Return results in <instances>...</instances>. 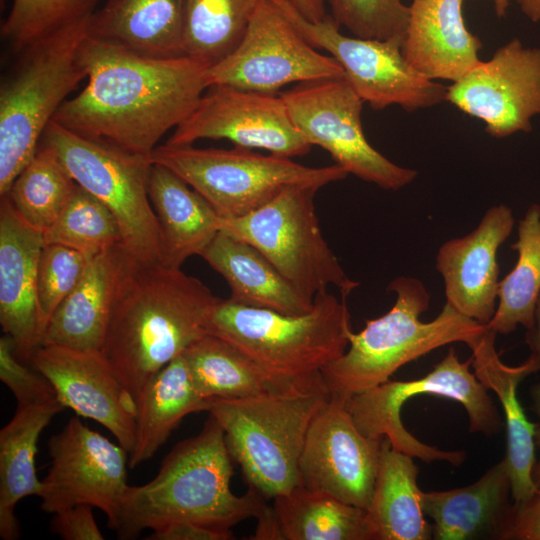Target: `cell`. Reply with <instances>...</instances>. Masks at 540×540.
Wrapping results in <instances>:
<instances>
[{
	"label": "cell",
	"mask_w": 540,
	"mask_h": 540,
	"mask_svg": "<svg viewBox=\"0 0 540 540\" xmlns=\"http://www.w3.org/2000/svg\"><path fill=\"white\" fill-rule=\"evenodd\" d=\"M75 185L56 153L40 142L4 196L26 223L44 232L57 219Z\"/></svg>",
	"instance_id": "36"
},
{
	"label": "cell",
	"mask_w": 540,
	"mask_h": 540,
	"mask_svg": "<svg viewBox=\"0 0 540 540\" xmlns=\"http://www.w3.org/2000/svg\"><path fill=\"white\" fill-rule=\"evenodd\" d=\"M329 399L318 373L258 395L212 399L207 412L223 428L248 488L273 500L300 485L298 464L307 432Z\"/></svg>",
	"instance_id": "4"
},
{
	"label": "cell",
	"mask_w": 540,
	"mask_h": 540,
	"mask_svg": "<svg viewBox=\"0 0 540 540\" xmlns=\"http://www.w3.org/2000/svg\"><path fill=\"white\" fill-rule=\"evenodd\" d=\"M331 17L353 36L389 40L403 39L409 6L403 0H327Z\"/></svg>",
	"instance_id": "39"
},
{
	"label": "cell",
	"mask_w": 540,
	"mask_h": 540,
	"mask_svg": "<svg viewBox=\"0 0 540 540\" xmlns=\"http://www.w3.org/2000/svg\"><path fill=\"white\" fill-rule=\"evenodd\" d=\"M464 0H412L402 54L427 79L456 82L479 62L482 43L465 24Z\"/></svg>",
	"instance_id": "22"
},
{
	"label": "cell",
	"mask_w": 540,
	"mask_h": 540,
	"mask_svg": "<svg viewBox=\"0 0 540 540\" xmlns=\"http://www.w3.org/2000/svg\"><path fill=\"white\" fill-rule=\"evenodd\" d=\"M318 190L286 188L244 216L223 218L221 231L258 249L307 298L334 286L346 299L359 283L346 275L322 235L314 205Z\"/></svg>",
	"instance_id": "10"
},
{
	"label": "cell",
	"mask_w": 540,
	"mask_h": 540,
	"mask_svg": "<svg viewBox=\"0 0 540 540\" xmlns=\"http://www.w3.org/2000/svg\"><path fill=\"white\" fill-rule=\"evenodd\" d=\"M201 139H225L238 147L262 149L287 158L305 155L312 148L280 93L229 85L209 86L166 143L187 146Z\"/></svg>",
	"instance_id": "16"
},
{
	"label": "cell",
	"mask_w": 540,
	"mask_h": 540,
	"mask_svg": "<svg viewBox=\"0 0 540 540\" xmlns=\"http://www.w3.org/2000/svg\"><path fill=\"white\" fill-rule=\"evenodd\" d=\"M79 59L86 86L63 103L53 120L133 154L150 156L209 87L208 67L189 57H148L88 34Z\"/></svg>",
	"instance_id": "1"
},
{
	"label": "cell",
	"mask_w": 540,
	"mask_h": 540,
	"mask_svg": "<svg viewBox=\"0 0 540 540\" xmlns=\"http://www.w3.org/2000/svg\"><path fill=\"white\" fill-rule=\"evenodd\" d=\"M193 384L206 400L243 398L280 385L230 342L204 334L183 353Z\"/></svg>",
	"instance_id": "33"
},
{
	"label": "cell",
	"mask_w": 540,
	"mask_h": 540,
	"mask_svg": "<svg viewBox=\"0 0 540 540\" xmlns=\"http://www.w3.org/2000/svg\"><path fill=\"white\" fill-rule=\"evenodd\" d=\"M89 18L63 27L20 52L21 61L1 84V197L35 154L67 96L86 78L79 51L88 34Z\"/></svg>",
	"instance_id": "7"
},
{
	"label": "cell",
	"mask_w": 540,
	"mask_h": 540,
	"mask_svg": "<svg viewBox=\"0 0 540 540\" xmlns=\"http://www.w3.org/2000/svg\"><path fill=\"white\" fill-rule=\"evenodd\" d=\"M530 397L532 400L531 410L539 419L537 423L534 441L536 446L540 448V382L533 384L530 388ZM532 480L537 489H540V458L537 460L532 469Z\"/></svg>",
	"instance_id": "46"
},
{
	"label": "cell",
	"mask_w": 540,
	"mask_h": 540,
	"mask_svg": "<svg viewBox=\"0 0 540 540\" xmlns=\"http://www.w3.org/2000/svg\"><path fill=\"white\" fill-rule=\"evenodd\" d=\"M471 357L461 362L454 348L422 378L410 381L388 380L352 396L347 408L361 433L371 438L387 437L391 445L426 463L447 461L460 466L464 451H445L414 437L401 421L403 404L411 397L430 394L459 402L469 418V431L486 436L502 431L504 421L489 390L470 372Z\"/></svg>",
	"instance_id": "9"
},
{
	"label": "cell",
	"mask_w": 540,
	"mask_h": 540,
	"mask_svg": "<svg viewBox=\"0 0 540 540\" xmlns=\"http://www.w3.org/2000/svg\"><path fill=\"white\" fill-rule=\"evenodd\" d=\"M522 13L532 22H540V0H516Z\"/></svg>",
	"instance_id": "48"
},
{
	"label": "cell",
	"mask_w": 540,
	"mask_h": 540,
	"mask_svg": "<svg viewBox=\"0 0 540 540\" xmlns=\"http://www.w3.org/2000/svg\"><path fill=\"white\" fill-rule=\"evenodd\" d=\"M534 319V327L526 331L525 341L531 352H540V294L536 301Z\"/></svg>",
	"instance_id": "47"
},
{
	"label": "cell",
	"mask_w": 540,
	"mask_h": 540,
	"mask_svg": "<svg viewBox=\"0 0 540 540\" xmlns=\"http://www.w3.org/2000/svg\"><path fill=\"white\" fill-rule=\"evenodd\" d=\"M227 282L229 300L286 315L309 312L314 304L254 246L220 231L200 255Z\"/></svg>",
	"instance_id": "28"
},
{
	"label": "cell",
	"mask_w": 540,
	"mask_h": 540,
	"mask_svg": "<svg viewBox=\"0 0 540 540\" xmlns=\"http://www.w3.org/2000/svg\"><path fill=\"white\" fill-rule=\"evenodd\" d=\"M254 540H376L367 510L299 485L257 520Z\"/></svg>",
	"instance_id": "27"
},
{
	"label": "cell",
	"mask_w": 540,
	"mask_h": 540,
	"mask_svg": "<svg viewBox=\"0 0 540 540\" xmlns=\"http://www.w3.org/2000/svg\"><path fill=\"white\" fill-rule=\"evenodd\" d=\"M42 233L44 244H60L88 257L122 243L112 212L77 183L57 219Z\"/></svg>",
	"instance_id": "37"
},
{
	"label": "cell",
	"mask_w": 540,
	"mask_h": 540,
	"mask_svg": "<svg viewBox=\"0 0 540 540\" xmlns=\"http://www.w3.org/2000/svg\"><path fill=\"white\" fill-rule=\"evenodd\" d=\"M90 258L60 244L43 245L37 272V300L43 333L55 310L81 280Z\"/></svg>",
	"instance_id": "40"
},
{
	"label": "cell",
	"mask_w": 540,
	"mask_h": 540,
	"mask_svg": "<svg viewBox=\"0 0 540 540\" xmlns=\"http://www.w3.org/2000/svg\"><path fill=\"white\" fill-rule=\"evenodd\" d=\"M203 196L222 218L244 216L292 186L318 189L347 177L337 164L309 167L253 149L158 145L150 155Z\"/></svg>",
	"instance_id": "8"
},
{
	"label": "cell",
	"mask_w": 540,
	"mask_h": 540,
	"mask_svg": "<svg viewBox=\"0 0 540 540\" xmlns=\"http://www.w3.org/2000/svg\"><path fill=\"white\" fill-rule=\"evenodd\" d=\"M148 195L159 226L160 262L181 268L201 255L221 231L222 217L196 190L168 168L152 163Z\"/></svg>",
	"instance_id": "26"
},
{
	"label": "cell",
	"mask_w": 540,
	"mask_h": 540,
	"mask_svg": "<svg viewBox=\"0 0 540 540\" xmlns=\"http://www.w3.org/2000/svg\"><path fill=\"white\" fill-rule=\"evenodd\" d=\"M40 142L56 153L79 186L112 212L126 252L138 261L160 262L158 220L148 195L150 156L83 137L54 120Z\"/></svg>",
	"instance_id": "11"
},
{
	"label": "cell",
	"mask_w": 540,
	"mask_h": 540,
	"mask_svg": "<svg viewBox=\"0 0 540 540\" xmlns=\"http://www.w3.org/2000/svg\"><path fill=\"white\" fill-rule=\"evenodd\" d=\"M261 0H185L182 56L208 68L227 57L244 37Z\"/></svg>",
	"instance_id": "35"
},
{
	"label": "cell",
	"mask_w": 540,
	"mask_h": 540,
	"mask_svg": "<svg viewBox=\"0 0 540 540\" xmlns=\"http://www.w3.org/2000/svg\"><path fill=\"white\" fill-rule=\"evenodd\" d=\"M43 233L26 223L6 196L0 203V324L15 343L16 356L31 362L43 326L37 272Z\"/></svg>",
	"instance_id": "21"
},
{
	"label": "cell",
	"mask_w": 540,
	"mask_h": 540,
	"mask_svg": "<svg viewBox=\"0 0 540 540\" xmlns=\"http://www.w3.org/2000/svg\"><path fill=\"white\" fill-rule=\"evenodd\" d=\"M446 101L482 120L493 137L530 132L540 115V49L510 40L448 86Z\"/></svg>",
	"instance_id": "17"
},
{
	"label": "cell",
	"mask_w": 540,
	"mask_h": 540,
	"mask_svg": "<svg viewBox=\"0 0 540 540\" xmlns=\"http://www.w3.org/2000/svg\"><path fill=\"white\" fill-rule=\"evenodd\" d=\"M48 450L51 463L41 480V509L54 514L88 504L106 515L110 527L129 486V452L90 429L78 416L49 439Z\"/></svg>",
	"instance_id": "15"
},
{
	"label": "cell",
	"mask_w": 540,
	"mask_h": 540,
	"mask_svg": "<svg viewBox=\"0 0 540 540\" xmlns=\"http://www.w3.org/2000/svg\"><path fill=\"white\" fill-rule=\"evenodd\" d=\"M504 540H540V489L514 505Z\"/></svg>",
	"instance_id": "43"
},
{
	"label": "cell",
	"mask_w": 540,
	"mask_h": 540,
	"mask_svg": "<svg viewBox=\"0 0 540 540\" xmlns=\"http://www.w3.org/2000/svg\"><path fill=\"white\" fill-rule=\"evenodd\" d=\"M31 364L52 384L65 408L98 422L124 449L131 451L136 432V400L102 352L41 345Z\"/></svg>",
	"instance_id": "19"
},
{
	"label": "cell",
	"mask_w": 540,
	"mask_h": 540,
	"mask_svg": "<svg viewBox=\"0 0 540 540\" xmlns=\"http://www.w3.org/2000/svg\"><path fill=\"white\" fill-rule=\"evenodd\" d=\"M149 540H231L230 530L217 529L195 522H174L152 530Z\"/></svg>",
	"instance_id": "44"
},
{
	"label": "cell",
	"mask_w": 540,
	"mask_h": 540,
	"mask_svg": "<svg viewBox=\"0 0 540 540\" xmlns=\"http://www.w3.org/2000/svg\"><path fill=\"white\" fill-rule=\"evenodd\" d=\"M135 400L136 432L129 452L130 468L152 458L185 416L207 411L211 401L197 392L183 354L157 372Z\"/></svg>",
	"instance_id": "31"
},
{
	"label": "cell",
	"mask_w": 540,
	"mask_h": 540,
	"mask_svg": "<svg viewBox=\"0 0 540 540\" xmlns=\"http://www.w3.org/2000/svg\"><path fill=\"white\" fill-rule=\"evenodd\" d=\"M435 540H504L513 510L506 457L465 487L422 493Z\"/></svg>",
	"instance_id": "24"
},
{
	"label": "cell",
	"mask_w": 540,
	"mask_h": 540,
	"mask_svg": "<svg viewBox=\"0 0 540 540\" xmlns=\"http://www.w3.org/2000/svg\"><path fill=\"white\" fill-rule=\"evenodd\" d=\"M496 335L487 327L469 347L472 351L471 366L477 379L495 393L503 408L507 432L505 457L509 467L512 501L517 505L537 490L532 480V469L536 462L534 436L537 423L528 419L517 397V389L525 378L540 371V352H531L518 366H508L500 360L496 351Z\"/></svg>",
	"instance_id": "23"
},
{
	"label": "cell",
	"mask_w": 540,
	"mask_h": 540,
	"mask_svg": "<svg viewBox=\"0 0 540 540\" xmlns=\"http://www.w3.org/2000/svg\"><path fill=\"white\" fill-rule=\"evenodd\" d=\"M514 222L507 205L492 206L473 231L443 243L436 256L446 303L483 325L496 311L500 282L497 252L511 234Z\"/></svg>",
	"instance_id": "20"
},
{
	"label": "cell",
	"mask_w": 540,
	"mask_h": 540,
	"mask_svg": "<svg viewBox=\"0 0 540 540\" xmlns=\"http://www.w3.org/2000/svg\"><path fill=\"white\" fill-rule=\"evenodd\" d=\"M388 290L396 295L392 308L366 321L360 332H350L346 351L322 370L330 397L347 402L439 347L456 342L470 347L487 329L448 303L432 321H421L420 315L429 308L430 294L417 278L396 277Z\"/></svg>",
	"instance_id": "5"
},
{
	"label": "cell",
	"mask_w": 540,
	"mask_h": 540,
	"mask_svg": "<svg viewBox=\"0 0 540 540\" xmlns=\"http://www.w3.org/2000/svg\"><path fill=\"white\" fill-rule=\"evenodd\" d=\"M98 0H12L1 27L4 40L22 52L38 40L73 23L88 19Z\"/></svg>",
	"instance_id": "38"
},
{
	"label": "cell",
	"mask_w": 540,
	"mask_h": 540,
	"mask_svg": "<svg viewBox=\"0 0 540 540\" xmlns=\"http://www.w3.org/2000/svg\"><path fill=\"white\" fill-rule=\"evenodd\" d=\"M185 0H107L88 35L153 58L182 56Z\"/></svg>",
	"instance_id": "29"
},
{
	"label": "cell",
	"mask_w": 540,
	"mask_h": 540,
	"mask_svg": "<svg viewBox=\"0 0 540 540\" xmlns=\"http://www.w3.org/2000/svg\"><path fill=\"white\" fill-rule=\"evenodd\" d=\"M92 506L78 504L54 513L50 530L64 540H103Z\"/></svg>",
	"instance_id": "42"
},
{
	"label": "cell",
	"mask_w": 540,
	"mask_h": 540,
	"mask_svg": "<svg viewBox=\"0 0 540 540\" xmlns=\"http://www.w3.org/2000/svg\"><path fill=\"white\" fill-rule=\"evenodd\" d=\"M280 95L305 139L326 150L348 174L392 191L417 177V171L393 163L370 145L361 121L364 101L345 77L296 84Z\"/></svg>",
	"instance_id": "13"
},
{
	"label": "cell",
	"mask_w": 540,
	"mask_h": 540,
	"mask_svg": "<svg viewBox=\"0 0 540 540\" xmlns=\"http://www.w3.org/2000/svg\"><path fill=\"white\" fill-rule=\"evenodd\" d=\"M382 440L361 433L346 402L330 397L307 432L298 464L300 485L367 509Z\"/></svg>",
	"instance_id": "18"
},
{
	"label": "cell",
	"mask_w": 540,
	"mask_h": 540,
	"mask_svg": "<svg viewBox=\"0 0 540 540\" xmlns=\"http://www.w3.org/2000/svg\"><path fill=\"white\" fill-rule=\"evenodd\" d=\"M130 257L122 243L91 257L77 286L48 321L41 345L102 352L118 284Z\"/></svg>",
	"instance_id": "25"
},
{
	"label": "cell",
	"mask_w": 540,
	"mask_h": 540,
	"mask_svg": "<svg viewBox=\"0 0 540 540\" xmlns=\"http://www.w3.org/2000/svg\"><path fill=\"white\" fill-rule=\"evenodd\" d=\"M509 2L510 0H493L495 12L499 17L505 16Z\"/></svg>",
	"instance_id": "49"
},
{
	"label": "cell",
	"mask_w": 540,
	"mask_h": 540,
	"mask_svg": "<svg viewBox=\"0 0 540 540\" xmlns=\"http://www.w3.org/2000/svg\"><path fill=\"white\" fill-rule=\"evenodd\" d=\"M232 460L224 430L209 414L197 435L178 442L166 455L151 481L127 487L109 528L121 539H135L144 529L174 522L230 530L258 519L267 500L251 488L243 496L231 491Z\"/></svg>",
	"instance_id": "3"
},
{
	"label": "cell",
	"mask_w": 540,
	"mask_h": 540,
	"mask_svg": "<svg viewBox=\"0 0 540 540\" xmlns=\"http://www.w3.org/2000/svg\"><path fill=\"white\" fill-rule=\"evenodd\" d=\"M219 300L181 268L130 257L118 284L102 353L135 399L157 372L207 334Z\"/></svg>",
	"instance_id": "2"
},
{
	"label": "cell",
	"mask_w": 540,
	"mask_h": 540,
	"mask_svg": "<svg viewBox=\"0 0 540 540\" xmlns=\"http://www.w3.org/2000/svg\"><path fill=\"white\" fill-rule=\"evenodd\" d=\"M300 15L309 21H319L325 18L327 0H284Z\"/></svg>",
	"instance_id": "45"
},
{
	"label": "cell",
	"mask_w": 540,
	"mask_h": 540,
	"mask_svg": "<svg viewBox=\"0 0 540 540\" xmlns=\"http://www.w3.org/2000/svg\"><path fill=\"white\" fill-rule=\"evenodd\" d=\"M517 252L513 269L499 282L498 302L487 327L497 334L512 333L518 325L534 327V312L540 294V206L532 204L519 221Z\"/></svg>",
	"instance_id": "34"
},
{
	"label": "cell",
	"mask_w": 540,
	"mask_h": 540,
	"mask_svg": "<svg viewBox=\"0 0 540 540\" xmlns=\"http://www.w3.org/2000/svg\"><path fill=\"white\" fill-rule=\"evenodd\" d=\"M65 407L59 400L17 406L12 419L0 430V537H19L15 516L17 503L38 496L42 482L35 468L41 432Z\"/></svg>",
	"instance_id": "30"
},
{
	"label": "cell",
	"mask_w": 540,
	"mask_h": 540,
	"mask_svg": "<svg viewBox=\"0 0 540 540\" xmlns=\"http://www.w3.org/2000/svg\"><path fill=\"white\" fill-rule=\"evenodd\" d=\"M350 319L346 299L324 291L301 315L220 299L206 330L240 349L276 383L289 384L321 373L346 351Z\"/></svg>",
	"instance_id": "6"
},
{
	"label": "cell",
	"mask_w": 540,
	"mask_h": 540,
	"mask_svg": "<svg viewBox=\"0 0 540 540\" xmlns=\"http://www.w3.org/2000/svg\"><path fill=\"white\" fill-rule=\"evenodd\" d=\"M413 457L395 449L383 437L379 466L367 514L376 540L432 539L425 519L422 493Z\"/></svg>",
	"instance_id": "32"
},
{
	"label": "cell",
	"mask_w": 540,
	"mask_h": 540,
	"mask_svg": "<svg viewBox=\"0 0 540 540\" xmlns=\"http://www.w3.org/2000/svg\"><path fill=\"white\" fill-rule=\"evenodd\" d=\"M345 77L331 56L317 51L273 0H261L238 46L207 70L211 85L279 94L289 84Z\"/></svg>",
	"instance_id": "14"
},
{
	"label": "cell",
	"mask_w": 540,
	"mask_h": 540,
	"mask_svg": "<svg viewBox=\"0 0 540 540\" xmlns=\"http://www.w3.org/2000/svg\"><path fill=\"white\" fill-rule=\"evenodd\" d=\"M273 1L309 43L330 53L349 84L373 109L398 105L415 111L446 101L447 87L425 78L406 61L403 39L346 36L331 15L309 21L284 0Z\"/></svg>",
	"instance_id": "12"
},
{
	"label": "cell",
	"mask_w": 540,
	"mask_h": 540,
	"mask_svg": "<svg viewBox=\"0 0 540 540\" xmlns=\"http://www.w3.org/2000/svg\"><path fill=\"white\" fill-rule=\"evenodd\" d=\"M0 379L16 398L17 406L58 400L48 379L21 363L14 341L6 334L0 338Z\"/></svg>",
	"instance_id": "41"
}]
</instances>
